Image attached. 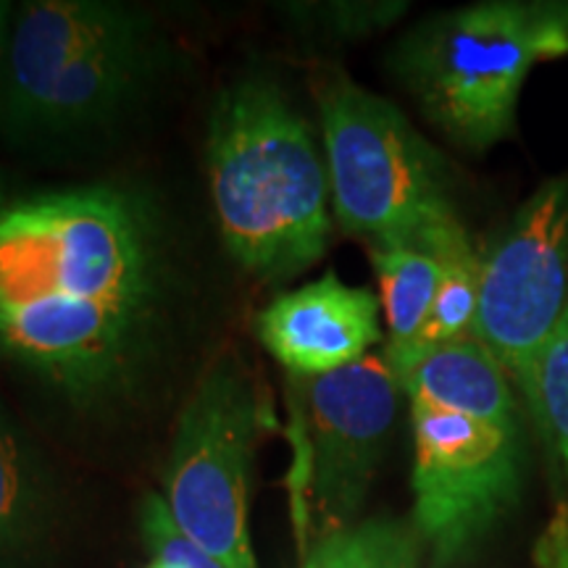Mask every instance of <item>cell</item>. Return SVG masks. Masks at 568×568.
I'll return each mask as SVG.
<instances>
[{
	"label": "cell",
	"instance_id": "6da1fadb",
	"mask_svg": "<svg viewBox=\"0 0 568 568\" xmlns=\"http://www.w3.org/2000/svg\"><path fill=\"white\" fill-rule=\"evenodd\" d=\"M151 205L119 184L0 203V355L77 406L124 387L161 305Z\"/></svg>",
	"mask_w": 568,
	"mask_h": 568
},
{
	"label": "cell",
	"instance_id": "7a4b0ae2",
	"mask_svg": "<svg viewBox=\"0 0 568 568\" xmlns=\"http://www.w3.org/2000/svg\"><path fill=\"white\" fill-rule=\"evenodd\" d=\"M414 429V529L429 568H458L516 508L524 429L514 382L474 337L397 374Z\"/></svg>",
	"mask_w": 568,
	"mask_h": 568
},
{
	"label": "cell",
	"instance_id": "3957f363",
	"mask_svg": "<svg viewBox=\"0 0 568 568\" xmlns=\"http://www.w3.org/2000/svg\"><path fill=\"white\" fill-rule=\"evenodd\" d=\"M205 169L224 247L243 272L284 282L324 258L335 226L324 148L274 80L243 77L219 92Z\"/></svg>",
	"mask_w": 568,
	"mask_h": 568
},
{
	"label": "cell",
	"instance_id": "277c9868",
	"mask_svg": "<svg viewBox=\"0 0 568 568\" xmlns=\"http://www.w3.org/2000/svg\"><path fill=\"white\" fill-rule=\"evenodd\" d=\"M332 216L374 245H410L439 255L466 226L453 203L450 169L408 116L345 71L316 77Z\"/></svg>",
	"mask_w": 568,
	"mask_h": 568
},
{
	"label": "cell",
	"instance_id": "5b68a950",
	"mask_svg": "<svg viewBox=\"0 0 568 568\" xmlns=\"http://www.w3.org/2000/svg\"><path fill=\"white\" fill-rule=\"evenodd\" d=\"M568 55L566 0H493L424 21L397 48V74L426 122L468 153L514 134L518 92Z\"/></svg>",
	"mask_w": 568,
	"mask_h": 568
},
{
	"label": "cell",
	"instance_id": "8992f818",
	"mask_svg": "<svg viewBox=\"0 0 568 568\" xmlns=\"http://www.w3.org/2000/svg\"><path fill=\"white\" fill-rule=\"evenodd\" d=\"M403 395L385 353L332 374L287 376L295 443L290 489L303 552L358 524Z\"/></svg>",
	"mask_w": 568,
	"mask_h": 568
},
{
	"label": "cell",
	"instance_id": "52a82bcc",
	"mask_svg": "<svg viewBox=\"0 0 568 568\" xmlns=\"http://www.w3.org/2000/svg\"><path fill=\"white\" fill-rule=\"evenodd\" d=\"M264 414L237 361L213 364L187 406L163 474V503L184 535L224 568H258L251 537V468Z\"/></svg>",
	"mask_w": 568,
	"mask_h": 568
},
{
	"label": "cell",
	"instance_id": "ba28073f",
	"mask_svg": "<svg viewBox=\"0 0 568 568\" xmlns=\"http://www.w3.org/2000/svg\"><path fill=\"white\" fill-rule=\"evenodd\" d=\"M568 308V180H552L518 209L481 253L471 337L485 345L524 403L537 364Z\"/></svg>",
	"mask_w": 568,
	"mask_h": 568
},
{
	"label": "cell",
	"instance_id": "9c48e42d",
	"mask_svg": "<svg viewBox=\"0 0 568 568\" xmlns=\"http://www.w3.org/2000/svg\"><path fill=\"white\" fill-rule=\"evenodd\" d=\"M382 303L324 272L303 287L284 290L255 316V337L287 376H322L358 364L382 343Z\"/></svg>",
	"mask_w": 568,
	"mask_h": 568
},
{
	"label": "cell",
	"instance_id": "30bf717a",
	"mask_svg": "<svg viewBox=\"0 0 568 568\" xmlns=\"http://www.w3.org/2000/svg\"><path fill=\"white\" fill-rule=\"evenodd\" d=\"M142 17L138 9L103 0H34L21 6L6 53L0 126L32 134L40 105L61 71Z\"/></svg>",
	"mask_w": 568,
	"mask_h": 568
},
{
	"label": "cell",
	"instance_id": "8fae6325",
	"mask_svg": "<svg viewBox=\"0 0 568 568\" xmlns=\"http://www.w3.org/2000/svg\"><path fill=\"white\" fill-rule=\"evenodd\" d=\"M153 53L151 19L142 17L126 32L71 61L48 90L32 132H80L113 116L148 80Z\"/></svg>",
	"mask_w": 568,
	"mask_h": 568
},
{
	"label": "cell",
	"instance_id": "7c38bea8",
	"mask_svg": "<svg viewBox=\"0 0 568 568\" xmlns=\"http://www.w3.org/2000/svg\"><path fill=\"white\" fill-rule=\"evenodd\" d=\"M51 485L42 460L0 403V568L30 558L48 529Z\"/></svg>",
	"mask_w": 568,
	"mask_h": 568
},
{
	"label": "cell",
	"instance_id": "4fadbf2b",
	"mask_svg": "<svg viewBox=\"0 0 568 568\" xmlns=\"http://www.w3.org/2000/svg\"><path fill=\"white\" fill-rule=\"evenodd\" d=\"M368 255L379 280V303L387 326V345L382 353L397 374L414 351L435 303L443 261L435 253L410 245H374L368 247Z\"/></svg>",
	"mask_w": 568,
	"mask_h": 568
},
{
	"label": "cell",
	"instance_id": "5bb4252c",
	"mask_svg": "<svg viewBox=\"0 0 568 568\" xmlns=\"http://www.w3.org/2000/svg\"><path fill=\"white\" fill-rule=\"evenodd\" d=\"M422 558L414 524L366 518L311 545L301 568H422Z\"/></svg>",
	"mask_w": 568,
	"mask_h": 568
},
{
	"label": "cell",
	"instance_id": "9a60e30c",
	"mask_svg": "<svg viewBox=\"0 0 568 568\" xmlns=\"http://www.w3.org/2000/svg\"><path fill=\"white\" fill-rule=\"evenodd\" d=\"M439 261H443V280H439L435 303H432L429 316H426L414 351H410L406 364L400 366V372L418 355L437 351V347L456 343V339L471 337L479 303L481 253L466 234L458 243L439 253Z\"/></svg>",
	"mask_w": 568,
	"mask_h": 568
},
{
	"label": "cell",
	"instance_id": "2e32d148",
	"mask_svg": "<svg viewBox=\"0 0 568 568\" xmlns=\"http://www.w3.org/2000/svg\"><path fill=\"white\" fill-rule=\"evenodd\" d=\"M527 410L556 453L568 489V308L539 358Z\"/></svg>",
	"mask_w": 568,
	"mask_h": 568
},
{
	"label": "cell",
	"instance_id": "e0dca14e",
	"mask_svg": "<svg viewBox=\"0 0 568 568\" xmlns=\"http://www.w3.org/2000/svg\"><path fill=\"white\" fill-rule=\"evenodd\" d=\"M282 13L305 34L355 38L385 27L403 11L400 3H284Z\"/></svg>",
	"mask_w": 568,
	"mask_h": 568
},
{
	"label": "cell",
	"instance_id": "ac0fdd59",
	"mask_svg": "<svg viewBox=\"0 0 568 568\" xmlns=\"http://www.w3.org/2000/svg\"><path fill=\"white\" fill-rule=\"evenodd\" d=\"M140 531L145 548L153 552V560H166L182 568H224L211 552H205L176 527L161 495L148 493L142 500Z\"/></svg>",
	"mask_w": 568,
	"mask_h": 568
},
{
	"label": "cell",
	"instance_id": "d6986e66",
	"mask_svg": "<svg viewBox=\"0 0 568 568\" xmlns=\"http://www.w3.org/2000/svg\"><path fill=\"white\" fill-rule=\"evenodd\" d=\"M535 568H568V500H560L531 548Z\"/></svg>",
	"mask_w": 568,
	"mask_h": 568
},
{
	"label": "cell",
	"instance_id": "ffe728a7",
	"mask_svg": "<svg viewBox=\"0 0 568 568\" xmlns=\"http://www.w3.org/2000/svg\"><path fill=\"white\" fill-rule=\"evenodd\" d=\"M11 3L0 0V101H3V69H6V53H9V21H11Z\"/></svg>",
	"mask_w": 568,
	"mask_h": 568
},
{
	"label": "cell",
	"instance_id": "44dd1931",
	"mask_svg": "<svg viewBox=\"0 0 568 568\" xmlns=\"http://www.w3.org/2000/svg\"><path fill=\"white\" fill-rule=\"evenodd\" d=\"M148 568H182V566H176V564H166V560H153L151 566Z\"/></svg>",
	"mask_w": 568,
	"mask_h": 568
}]
</instances>
